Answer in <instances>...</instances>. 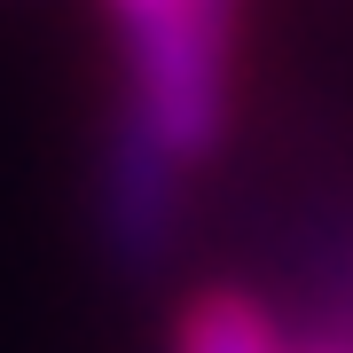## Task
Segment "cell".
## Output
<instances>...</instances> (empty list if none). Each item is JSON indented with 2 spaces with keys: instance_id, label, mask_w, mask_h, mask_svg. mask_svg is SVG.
Masks as SVG:
<instances>
[{
  "instance_id": "cell-1",
  "label": "cell",
  "mask_w": 353,
  "mask_h": 353,
  "mask_svg": "<svg viewBox=\"0 0 353 353\" xmlns=\"http://www.w3.org/2000/svg\"><path fill=\"white\" fill-rule=\"evenodd\" d=\"M181 173L189 165L157 141V126L134 110V94H118L110 126H102V157H94V228H102V252L126 275H157L181 252V212H189Z\"/></svg>"
},
{
  "instance_id": "cell-2",
  "label": "cell",
  "mask_w": 353,
  "mask_h": 353,
  "mask_svg": "<svg viewBox=\"0 0 353 353\" xmlns=\"http://www.w3.org/2000/svg\"><path fill=\"white\" fill-rule=\"evenodd\" d=\"M173 353H283L275 338V314L252 299V290H196V299H181L173 314Z\"/></svg>"
}]
</instances>
